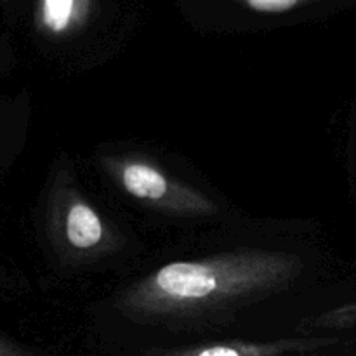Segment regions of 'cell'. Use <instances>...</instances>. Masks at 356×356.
<instances>
[{"instance_id":"cell-1","label":"cell","mask_w":356,"mask_h":356,"mask_svg":"<svg viewBox=\"0 0 356 356\" xmlns=\"http://www.w3.org/2000/svg\"><path fill=\"white\" fill-rule=\"evenodd\" d=\"M305 271L294 252L243 249L163 264L120 291L115 308L129 320L167 329H204L287 291Z\"/></svg>"},{"instance_id":"cell-2","label":"cell","mask_w":356,"mask_h":356,"mask_svg":"<svg viewBox=\"0 0 356 356\" xmlns=\"http://www.w3.org/2000/svg\"><path fill=\"white\" fill-rule=\"evenodd\" d=\"M45 232L52 252L70 268L113 256L125 242L122 233L79 190L72 167H63L49 188Z\"/></svg>"},{"instance_id":"cell-3","label":"cell","mask_w":356,"mask_h":356,"mask_svg":"<svg viewBox=\"0 0 356 356\" xmlns=\"http://www.w3.org/2000/svg\"><path fill=\"white\" fill-rule=\"evenodd\" d=\"M104 172L122 191L156 212L176 218H211L219 207L204 191L170 176L155 160L138 153L99 159Z\"/></svg>"},{"instance_id":"cell-4","label":"cell","mask_w":356,"mask_h":356,"mask_svg":"<svg viewBox=\"0 0 356 356\" xmlns=\"http://www.w3.org/2000/svg\"><path fill=\"white\" fill-rule=\"evenodd\" d=\"M330 337H291L259 343V341H218V343L191 344L184 348H159L138 356H285L308 353L336 344Z\"/></svg>"},{"instance_id":"cell-5","label":"cell","mask_w":356,"mask_h":356,"mask_svg":"<svg viewBox=\"0 0 356 356\" xmlns=\"http://www.w3.org/2000/svg\"><path fill=\"white\" fill-rule=\"evenodd\" d=\"M94 10V0H40L37 24L47 37L65 38L87 26Z\"/></svg>"},{"instance_id":"cell-6","label":"cell","mask_w":356,"mask_h":356,"mask_svg":"<svg viewBox=\"0 0 356 356\" xmlns=\"http://www.w3.org/2000/svg\"><path fill=\"white\" fill-rule=\"evenodd\" d=\"M356 325V302L339 306L325 312L323 315L306 322V327L313 329H327V330H344Z\"/></svg>"},{"instance_id":"cell-7","label":"cell","mask_w":356,"mask_h":356,"mask_svg":"<svg viewBox=\"0 0 356 356\" xmlns=\"http://www.w3.org/2000/svg\"><path fill=\"white\" fill-rule=\"evenodd\" d=\"M235 2L242 3L243 7L256 10V13L282 14L299 9L302 6H308V3L316 2V0H235Z\"/></svg>"},{"instance_id":"cell-8","label":"cell","mask_w":356,"mask_h":356,"mask_svg":"<svg viewBox=\"0 0 356 356\" xmlns=\"http://www.w3.org/2000/svg\"><path fill=\"white\" fill-rule=\"evenodd\" d=\"M0 356H44L0 336Z\"/></svg>"}]
</instances>
